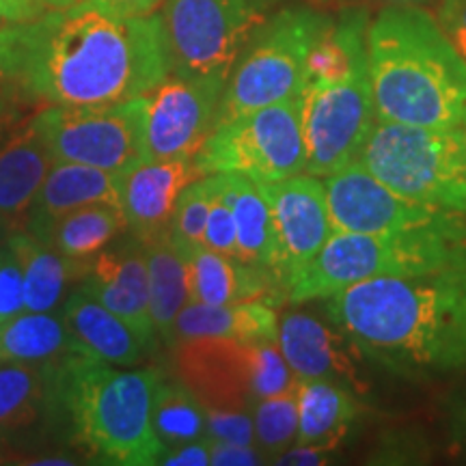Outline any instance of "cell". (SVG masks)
<instances>
[{
    "instance_id": "5bb4252c",
    "label": "cell",
    "mask_w": 466,
    "mask_h": 466,
    "mask_svg": "<svg viewBox=\"0 0 466 466\" xmlns=\"http://www.w3.org/2000/svg\"><path fill=\"white\" fill-rule=\"evenodd\" d=\"M258 184L270 208L277 253L275 277L283 294L289 279L316 258L335 233L329 197L324 179L309 173Z\"/></svg>"
},
{
    "instance_id": "ac0fdd59",
    "label": "cell",
    "mask_w": 466,
    "mask_h": 466,
    "mask_svg": "<svg viewBox=\"0 0 466 466\" xmlns=\"http://www.w3.org/2000/svg\"><path fill=\"white\" fill-rule=\"evenodd\" d=\"M201 177L195 158H145L116 173L119 209L127 231L141 242L165 236L171 229L175 203L190 182Z\"/></svg>"
},
{
    "instance_id": "f1b7e54d",
    "label": "cell",
    "mask_w": 466,
    "mask_h": 466,
    "mask_svg": "<svg viewBox=\"0 0 466 466\" xmlns=\"http://www.w3.org/2000/svg\"><path fill=\"white\" fill-rule=\"evenodd\" d=\"M126 231V218L119 208L93 203L58 218L42 242L66 258L91 259Z\"/></svg>"
},
{
    "instance_id": "e575fe53",
    "label": "cell",
    "mask_w": 466,
    "mask_h": 466,
    "mask_svg": "<svg viewBox=\"0 0 466 466\" xmlns=\"http://www.w3.org/2000/svg\"><path fill=\"white\" fill-rule=\"evenodd\" d=\"M25 311V277L20 261L5 242L0 244V322Z\"/></svg>"
},
{
    "instance_id": "83f0119b",
    "label": "cell",
    "mask_w": 466,
    "mask_h": 466,
    "mask_svg": "<svg viewBox=\"0 0 466 466\" xmlns=\"http://www.w3.org/2000/svg\"><path fill=\"white\" fill-rule=\"evenodd\" d=\"M145 244L149 275V313L158 339L173 346V326L190 302V277L186 255L175 247L171 233Z\"/></svg>"
},
{
    "instance_id": "bcb514c9",
    "label": "cell",
    "mask_w": 466,
    "mask_h": 466,
    "mask_svg": "<svg viewBox=\"0 0 466 466\" xmlns=\"http://www.w3.org/2000/svg\"><path fill=\"white\" fill-rule=\"evenodd\" d=\"M9 229H7V227H5V225H0V244H5V242H7V238H9Z\"/></svg>"
},
{
    "instance_id": "7c38bea8",
    "label": "cell",
    "mask_w": 466,
    "mask_h": 466,
    "mask_svg": "<svg viewBox=\"0 0 466 466\" xmlns=\"http://www.w3.org/2000/svg\"><path fill=\"white\" fill-rule=\"evenodd\" d=\"M35 127L52 160L124 173L145 160V96L93 106H46Z\"/></svg>"
},
{
    "instance_id": "7402d4cb",
    "label": "cell",
    "mask_w": 466,
    "mask_h": 466,
    "mask_svg": "<svg viewBox=\"0 0 466 466\" xmlns=\"http://www.w3.org/2000/svg\"><path fill=\"white\" fill-rule=\"evenodd\" d=\"M190 277V302L225 305V302L266 300L279 305L283 300L277 277L268 268L248 264L233 255L209 248H197L186 255Z\"/></svg>"
},
{
    "instance_id": "4dcf8cb0",
    "label": "cell",
    "mask_w": 466,
    "mask_h": 466,
    "mask_svg": "<svg viewBox=\"0 0 466 466\" xmlns=\"http://www.w3.org/2000/svg\"><path fill=\"white\" fill-rule=\"evenodd\" d=\"M151 423L167 450L208 436L206 410L201 401L177 376L162 378L151 398Z\"/></svg>"
},
{
    "instance_id": "52a82bcc",
    "label": "cell",
    "mask_w": 466,
    "mask_h": 466,
    "mask_svg": "<svg viewBox=\"0 0 466 466\" xmlns=\"http://www.w3.org/2000/svg\"><path fill=\"white\" fill-rule=\"evenodd\" d=\"M357 162L406 199L466 217V130L376 119Z\"/></svg>"
},
{
    "instance_id": "484cf974",
    "label": "cell",
    "mask_w": 466,
    "mask_h": 466,
    "mask_svg": "<svg viewBox=\"0 0 466 466\" xmlns=\"http://www.w3.org/2000/svg\"><path fill=\"white\" fill-rule=\"evenodd\" d=\"M359 412V401L341 384L311 378L299 382V436L294 445L333 453L346 441Z\"/></svg>"
},
{
    "instance_id": "74e56055",
    "label": "cell",
    "mask_w": 466,
    "mask_h": 466,
    "mask_svg": "<svg viewBox=\"0 0 466 466\" xmlns=\"http://www.w3.org/2000/svg\"><path fill=\"white\" fill-rule=\"evenodd\" d=\"M436 20L466 61V0H441Z\"/></svg>"
},
{
    "instance_id": "2e32d148",
    "label": "cell",
    "mask_w": 466,
    "mask_h": 466,
    "mask_svg": "<svg viewBox=\"0 0 466 466\" xmlns=\"http://www.w3.org/2000/svg\"><path fill=\"white\" fill-rule=\"evenodd\" d=\"M277 343L299 380L322 378L341 384L357 398L370 393L365 374V354L337 326H326L302 311H289L279 318Z\"/></svg>"
},
{
    "instance_id": "f6af8a7d",
    "label": "cell",
    "mask_w": 466,
    "mask_h": 466,
    "mask_svg": "<svg viewBox=\"0 0 466 466\" xmlns=\"http://www.w3.org/2000/svg\"><path fill=\"white\" fill-rule=\"evenodd\" d=\"M39 3H44L48 9H67L80 3V0H39Z\"/></svg>"
},
{
    "instance_id": "8d00e7d4",
    "label": "cell",
    "mask_w": 466,
    "mask_h": 466,
    "mask_svg": "<svg viewBox=\"0 0 466 466\" xmlns=\"http://www.w3.org/2000/svg\"><path fill=\"white\" fill-rule=\"evenodd\" d=\"M209 439V436H208ZM209 464L214 466H255L266 464V460L255 445L209 439Z\"/></svg>"
},
{
    "instance_id": "8992f818",
    "label": "cell",
    "mask_w": 466,
    "mask_h": 466,
    "mask_svg": "<svg viewBox=\"0 0 466 466\" xmlns=\"http://www.w3.org/2000/svg\"><path fill=\"white\" fill-rule=\"evenodd\" d=\"M466 261V217L393 233L335 231L285 285V302L324 300L374 279L417 277Z\"/></svg>"
},
{
    "instance_id": "7bdbcfd3",
    "label": "cell",
    "mask_w": 466,
    "mask_h": 466,
    "mask_svg": "<svg viewBox=\"0 0 466 466\" xmlns=\"http://www.w3.org/2000/svg\"><path fill=\"white\" fill-rule=\"evenodd\" d=\"M20 464H35V466H55V464H80V460L69 458L67 453H50V456H39L31 460H22Z\"/></svg>"
},
{
    "instance_id": "60d3db41",
    "label": "cell",
    "mask_w": 466,
    "mask_h": 466,
    "mask_svg": "<svg viewBox=\"0 0 466 466\" xmlns=\"http://www.w3.org/2000/svg\"><path fill=\"white\" fill-rule=\"evenodd\" d=\"M48 9L39 0H0V20L3 22H25L42 15Z\"/></svg>"
},
{
    "instance_id": "f546056e",
    "label": "cell",
    "mask_w": 466,
    "mask_h": 466,
    "mask_svg": "<svg viewBox=\"0 0 466 466\" xmlns=\"http://www.w3.org/2000/svg\"><path fill=\"white\" fill-rule=\"evenodd\" d=\"M69 350L66 324L52 311H25L0 322V363H46Z\"/></svg>"
},
{
    "instance_id": "f35d334b",
    "label": "cell",
    "mask_w": 466,
    "mask_h": 466,
    "mask_svg": "<svg viewBox=\"0 0 466 466\" xmlns=\"http://www.w3.org/2000/svg\"><path fill=\"white\" fill-rule=\"evenodd\" d=\"M162 3L165 0H80L76 5L85 9L102 11V14L115 17H138L156 14Z\"/></svg>"
},
{
    "instance_id": "ffe728a7",
    "label": "cell",
    "mask_w": 466,
    "mask_h": 466,
    "mask_svg": "<svg viewBox=\"0 0 466 466\" xmlns=\"http://www.w3.org/2000/svg\"><path fill=\"white\" fill-rule=\"evenodd\" d=\"M93 203H110L119 208L116 175L96 167L55 160L28 208L22 229L17 231L31 233L42 242L58 218Z\"/></svg>"
},
{
    "instance_id": "c3c4849f",
    "label": "cell",
    "mask_w": 466,
    "mask_h": 466,
    "mask_svg": "<svg viewBox=\"0 0 466 466\" xmlns=\"http://www.w3.org/2000/svg\"><path fill=\"white\" fill-rule=\"evenodd\" d=\"M464 428H466V417H464Z\"/></svg>"
},
{
    "instance_id": "9a60e30c",
    "label": "cell",
    "mask_w": 466,
    "mask_h": 466,
    "mask_svg": "<svg viewBox=\"0 0 466 466\" xmlns=\"http://www.w3.org/2000/svg\"><path fill=\"white\" fill-rule=\"evenodd\" d=\"M324 186L335 231L393 233L460 217L406 199L365 171L359 162L324 177Z\"/></svg>"
},
{
    "instance_id": "5b68a950",
    "label": "cell",
    "mask_w": 466,
    "mask_h": 466,
    "mask_svg": "<svg viewBox=\"0 0 466 466\" xmlns=\"http://www.w3.org/2000/svg\"><path fill=\"white\" fill-rule=\"evenodd\" d=\"M367 11L350 7L333 17L309 56L302 86L305 173L329 177L359 160L376 124V102L367 58Z\"/></svg>"
},
{
    "instance_id": "836d02e7",
    "label": "cell",
    "mask_w": 466,
    "mask_h": 466,
    "mask_svg": "<svg viewBox=\"0 0 466 466\" xmlns=\"http://www.w3.org/2000/svg\"><path fill=\"white\" fill-rule=\"evenodd\" d=\"M208 188V225H206V248L223 255L238 258L236 244V220L231 208L220 190L217 175H203Z\"/></svg>"
},
{
    "instance_id": "277c9868",
    "label": "cell",
    "mask_w": 466,
    "mask_h": 466,
    "mask_svg": "<svg viewBox=\"0 0 466 466\" xmlns=\"http://www.w3.org/2000/svg\"><path fill=\"white\" fill-rule=\"evenodd\" d=\"M52 391L69 442L115 466H154L167 447L151 423V398L162 378L158 367H119L69 350L50 360Z\"/></svg>"
},
{
    "instance_id": "cb8c5ba5",
    "label": "cell",
    "mask_w": 466,
    "mask_h": 466,
    "mask_svg": "<svg viewBox=\"0 0 466 466\" xmlns=\"http://www.w3.org/2000/svg\"><path fill=\"white\" fill-rule=\"evenodd\" d=\"M279 313L266 300L203 305L188 302L173 326V346L188 339L277 341Z\"/></svg>"
},
{
    "instance_id": "ee69618b",
    "label": "cell",
    "mask_w": 466,
    "mask_h": 466,
    "mask_svg": "<svg viewBox=\"0 0 466 466\" xmlns=\"http://www.w3.org/2000/svg\"><path fill=\"white\" fill-rule=\"evenodd\" d=\"M378 3L389 5V7H419V5L428 3V0H378Z\"/></svg>"
},
{
    "instance_id": "4fadbf2b",
    "label": "cell",
    "mask_w": 466,
    "mask_h": 466,
    "mask_svg": "<svg viewBox=\"0 0 466 466\" xmlns=\"http://www.w3.org/2000/svg\"><path fill=\"white\" fill-rule=\"evenodd\" d=\"M223 80L168 74L145 93V158H195L214 130Z\"/></svg>"
},
{
    "instance_id": "44dd1931",
    "label": "cell",
    "mask_w": 466,
    "mask_h": 466,
    "mask_svg": "<svg viewBox=\"0 0 466 466\" xmlns=\"http://www.w3.org/2000/svg\"><path fill=\"white\" fill-rule=\"evenodd\" d=\"M58 318L66 324L74 350L113 365L137 367L156 350L124 318L91 299L83 289L69 296Z\"/></svg>"
},
{
    "instance_id": "8fae6325",
    "label": "cell",
    "mask_w": 466,
    "mask_h": 466,
    "mask_svg": "<svg viewBox=\"0 0 466 466\" xmlns=\"http://www.w3.org/2000/svg\"><path fill=\"white\" fill-rule=\"evenodd\" d=\"M199 175L240 173L253 182H281L305 173L302 100L270 104L214 127L195 154Z\"/></svg>"
},
{
    "instance_id": "9c48e42d",
    "label": "cell",
    "mask_w": 466,
    "mask_h": 466,
    "mask_svg": "<svg viewBox=\"0 0 466 466\" xmlns=\"http://www.w3.org/2000/svg\"><path fill=\"white\" fill-rule=\"evenodd\" d=\"M173 367L203 408L220 410H253L259 400L289 391L300 382L277 341H177Z\"/></svg>"
},
{
    "instance_id": "7a4b0ae2",
    "label": "cell",
    "mask_w": 466,
    "mask_h": 466,
    "mask_svg": "<svg viewBox=\"0 0 466 466\" xmlns=\"http://www.w3.org/2000/svg\"><path fill=\"white\" fill-rule=\"evenodd\" d=\"M367 360L408 378L466 367V261L417 277L374 279L324 299Z\"/></svg>"
},
{
    "instance_id": "d6a6232c",
    "label": "cell",
    "mask_w": 466,
    "mask_h": 466,
    "mask_svg": "<svg viewBox=\"0 0 466 466\" xmlns=\"http://www.w3.org/2000/svg\"><path fill=\"white\" fill-rule=\"evenodd\" d=\"M208 225V188L203 177L190 182L175 203L171 218V240L184 255L206 247Z\"/></svg>"
},
{
    "instance_id": "6da1fadb",
    "label": "cell",
    "mask_w": 466,
    "mask_h": 466,
    "mask_svg": "<svg viewBox=\"0 0 466 466\" xmlns=\"http://www.w3.org/2000/svg\"><path fill=\"white\" fill-rule=\"evenodd\" d=\"M168 74L158 11L115 17L74 5L0 25V96L22 106L127 102Z\"/></svg>"
},
{
    "instance_id": "d590c367",
    "label": "cell",
    "mask_w": 466,
    "mask_h": 466,
    "mask_svg": "<svg viewBox=\"0 0 466 466\" xmlns=\"http://www.w3.org/2000/svg\"><path fill=\"white\" fill-rule=\"evenodd\" d=\"M208 421V436L217 441L242 442L253 445V412L250 410H220V408H203Z\"/></svg>"
},
{
    "instance_id": "b9f144b4",
    "label": "cell",
    "mask_w": 466,
    "mask_h": 466,
    "mask_svg": "<svg viewBox=\"0 0 466 466\" xmlns=\"http://www.w3.org/2000/svg\"><path fill=\"white\" fill-rule=\"evenodd\" d=\"M329 462V453L316 450V447L309 445H291L281 458L277 460V464H294V466H316Z\"/></svg>"
},
{
    "instance_id": "30bf717a",
    "label": "cell",
    "mask_w": 466,
    "mask_h": 466,
    "mask_svg": "<svg viewBox=\"0 0 466 466\" xmlns=\"http://www.w3.org/2000/svg\"><path fill=\"white\" fill-rule=\"evenodd\" d=\"M279 0H165L158 11L168 69L184 78L227 83L255 31Z\"/></svg>"
},
{
    "instance_id": "3957f363",
    "label": "cell",
    "mask_w": 466,
    "mask_h": 466,
    "mask_svg": "<svg viewBox=\"0 0 466 466\" xmlns=\"http://www.w3.org/2000/svg\"><path fill=\"white\" fill-rule=\"evenodd\" d=\"M376 116L401 126L466 130V61L421 7H387L367 28Z\"/></svg>"
},
{
    "instance_id": "d6986e66",
    "label": "cell",
    "mask_w": 466,
    "mask_h": 466,
    "mask_svg": "<svg viewBox=\"0 0 466 466\" xmlns=\"http://www.w3.org/2000/svg\"><path fill=\"white\" fill-rule=\"evenodd\" d=\"M80 289L102 302L110 311L124 318L127 324L156 346L158 333L149 313V275L145 244L127 231L126 240L102 248L91 258Z\"/></svg>"
},
{
    "instance_id": "7dc6e473",
    "label": "cell",
    "mask_w": 466,
    "mask_h": 466,
    "mask_svg": "<svg viewBox=\"0 0 466 466\" xmlns=\"http://www.w3.org/2000/svg\"><path fill=\"white\" fill-rule=\"evenodd\" d=\"M0 445H3V441H0ZM7 462V460H5V453H3V450H0V464H5Z\"/></svg>"
},
{
    "instance_id": "4316f807",
    "label": "cell",
    "mask_w": 466,
    "mask_h": 466,
    "mask_svg": "<svg viewBox=\"0 0 466 466\" xmlns=\"http://www.w3.org/2000/svg\"><path fill=\"white\" fill-rule=\"evenodd\" d=\"M218 177L233 220H236L238 258L268 268L275 275V229L268 201L259 184L240 173H212Z\"/></svg>"
},
{
    "instance_id": "e0dca14e",
    "label": "cell",
    "mask_w": 466,
    "mask_h": 466,
    "mask_svg": "<svg viewBox=\"0 0 466 466\" xmlns=\"http://www.w3.org/2000/svg\"><path fill=\"white\" fill-rule=\"evenodd\" d=\"M37 110L0 96V225L22 229L52 160L35 127Z\"/></svg>"
},
{
    "instance_id": "ba28073f",
    "label": "cell",
    "mask_w": 466,
    "mask_h": 466,
    "mask_svg": "<svg viewBox=\"0 0 466 466\" xmlns=\"http://www.w3.org/2000/svg\"><path fill=\"white\" fill-rule=\"evenodd\" d=\"M330 25L333 17L309 7H285L268 17L227 76L214 127L250 110L299 97L309 56Z\"/></svg>"
},
{
    "instance_id": "d4e9b609",
    "label": "cell",
    "mask_w": 466,
    "mask_h": 466,
    "mask_svg": "<svg viewBox=\"0 0 466 466\" xmlns=\"http://www.w3.org/2000/svg\"><path fill=\"white\" fill-rule=\"evenodd\" d=\"M7 244L20 261L25 277L26 311H55L61 305L69 283H80L89 272L91 259L66 258L26 231H11Z\"/></svg>"
},
{
    "instance_id": "ab89813d",
    "label": "cell",
    "mask_w": 466,
    "mask_h": 466,
    "mask_svg": "<svg viewBox=\"0 0 466 466\" xmlns=\"http://www.w3.org/2000/svg\"><path fill=\"white\" fill-rule=\"evenodd\" d=\"M165 466H206L209 464V439H199L184 442V445L167 450L165 458L160 460Z\"/></svg>"
},
{
    "instance_id": "603a6c76",
    "label": "cell",
    "mask_w": 466,
    "mask_h": 466,
    "mask_svg": "<svg viewBox=\"0 0 466 466\" xmlns=\"http://www.w3.org/2000/svg\"><path fill=\"white\" fill-rule=\"evenodd\" d=\"M52 423H61V417L52 391L50 360L0 363V441L25 439Z\"/></svg>"
},
{
    "instance_id": "1f68e13d",
    "label": "cell",
    "mask_w": 466,
    "mask_h": 466,
    "mask_svg": "<svg viewBox=\"0 0 466 466\" xmlns=\"http://www.w3.org/2000/svg\"><path fill=\"white\" fill-rule=\"evenodd\" d=\"M253 445L266 462H277L299 436V387L270 395L253 406Z\"/></svg>"
},
{
    "instance_id": "681fc988",
    "label": "cell",
    "mask_w": 466,
    "mask_h": 466,
    "mask_svg": "<svg viewBox=\"0 0 466 466\" xmlns=\"http://www.w3.org/2000/svg\"><path fill=\"white\" fill-rule=\"evenodd\" d=\"M0 25H3V20H0Z\"/></svg>"
}]
</instances>
